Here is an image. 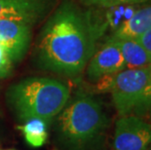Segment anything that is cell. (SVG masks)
Segmentation results:
<instances>
[{"label": "cell", "instance_id": "ac0fdd59", "mask_svg": "<svg viewBox=\"0 0 151 150\" xmlns=\"http://www.w3.org/2000/svg\"><path fill=\"white\" fill-rule=\"evenodd\" d=\"M0 142H1V133H0Z\"/></svg>", "mask_w": 151, "mask_h": 150}, {"label": "cell", "instance_id": "30bf717a", "mask_svg": "<svg viewBox=\"0 0 151 150\" xmlns=\"http://www.w3.org/2000/svg\"><path fill=\"white\" fill-rule=\"evenodd\" d=\"M111 38L121 51L127 68H137L151 65V54L136 38Z\"/></svg>", "mask_w": 151, "mask_h": 150}, {"label": "cell", "instance_id": "9c48e42d", "mask_svg": "<svg viewBox=\"0 0 151 150\" xmlns=\"http://www.w3.org/2000/svg\"><path fill=\"white\" fill-rule=\"evenodd\" d=\"M151 28V5L140 8L114 31L112 38H137Z\"/></svg>", "mask_w": 151, "mask_h": 150}, {"label": "cell", "instance_id": "5b68a950", "mask_svg": "<svg viewBox=\"0 0 151 150\" xmlns=\"http://www.w3.org/2000/svg\"><path fill=\"white\" fill-rule=\"evenodd\" d=\"M151 146V124L134 114L119 116L114 127L113 150H147Z\"/></svg>", "mask_w": 151, "mask_h": 150}, {"label": "cell", "instance_id": "8fae6325", "mask_svg": "<svg viewBox=\"0 0 151 150\" xmlns=\"http://www.w3.org/2000/svg\"><path fill=\"white\" fill-rule=\"evenodd\" d=\"M50 122L40 118H31L22 122L17 129L22 133L25 142L33 148L43 146L49 139Z\"/></svg>", "mask_w": 151, "mask_h": 150}, {"label": "cell", "instance_id": "8992f818", "mask_svg": "<svg viewBox=\"0 0 151 150\" xmlns=\"http://www.w3.org/2000/svg\"><path fill=\"white\" fill-rule=\"evenodd\" d=\"M33 25L19 20L0 19V45L14 63L22 60L29 49Z\"/></svg>", "mask_w": 151, "mask_h": 150}, {"label": "cell", "instance_id": "4fadbf2b", "mask_svg": "<svg viewBox=\"0 0 151 150\" xmlns=\"http://www.w3.org/2000/svg\"><path fill=\"white\" fill-rule=\"evenodd\" d=\"M150 106H151V71L145 88H144L142 94L140 95L139 100L137 101L136 107H134L132 114H134V115L144 118L147 110L149 109Z\"/></svg>", "mask_w": 151, "mask_h": 150}, {"label": "cell", "instance_id": "ba28073f", "mask_svg": "<svg viewBox=\"0 0 151 150\" xmlns=\"http://www.w3.org/2000/svg\"><path fill=\"white\" fill-rule=\"evenodd\" d=\"M57 0H0V19L36 24L52 13Z\"/></svg>", "mask_w": 151, "mask_h": 150}, {"label": "cell", "instance_id": "3957f363", "mask_svg": "<svg viewBox=\"0 0 151 150\" xmlns=\"http://www.w3.org/2000/svg\"><path fill=\"white\" fill-rule=\"evenodd\" d=\"M71 97L69 86L48 76H30L13 83L5 101L18 122L40 118L52 124Z\"/></svg>", "mask_w": 151, "mask_h": 150}, {"label": "cell", "instance_id": "7a4b0ae2", "mask_svg": "<svg viewBox=\"0 0 151 150\" xmlns=\"http://www.w3.org/2000/svg\"><path fill=\"white\" fill-rule=\"evenodd\" d=\"M52 123L57 150H104L110 120L94 95L76 92Z\"/></svg>", "mask_w": 151, "mask_h": 150}, {"label": "cell", "instance_id": "9a60e30c", "mask_svg": "<svg viewBox=\"0 0 151 150\" xmlns=\"http://www.w3.org/2000/svg\"><path fill=\"white\" fill-rule=\"evenodd\" d=\"M136 39L151 54V28L137 37Z\"/></svg>", "mask_w": 151, "mask_h": 150}, {"label": "cell", "instance_id": "e0dca14e", "mask_svg": "<svg viewBox=\"0 0 151 150\" xmlns=\"http://www.w3.org/2000/svg\"><path fill=\"white\" fill-rule=\"evenodd\" d=\"M2 150H15V149H2Z\"/></svg>", "mask_w": 151, "mask_h": 150}, {"label": "cell", "instance_id": "7c38bea8", "mask_svg": "<svg viewBox=\"0 0 151 150\" xmlns=\"http://www.w3.org/2000/svg\"><path fill=\"white\" fill-rule=\"evenodd\" d=\"M83 6L86 7H102L110 8L122 5H136L151 2V0H79Z\"/></svg>", "mask_w": 151, "mask_h": 150}, {"label": "cell", "instance_id": "6da1fadb", "mask_svg": "<svg viewBox=\"0 0 151 150\" xmlns=\"http://www.w3.org/2000/svg\"><path fill=\"white\" fill-rule=\"evenodd\" d=\"M50 15L37 37L34 62L45 71L81 77L96 52L97 27L72 0H63Z\"/></svg>", "mask_w": 151, "mask_h": 150}, {"label": "cell", "instance_id": "d6986e66", "mask_svg": "<svg viewBox=\"0 0 151 150\" xmlns=\"http://www.w3.org/2000/svg\"><path fill=\"white\" fill-rule=\"evenodd\" d=\"M147 150H151V146H150V147H149L148 149H147Z\"/></svg>", "mask_w": 151, "mask_h": 150}, {"label": "cell", "instance_id": "2e32d148", "mask_svg": "<svg viewBox=\"0 0 151 150\" xmlns=\"http://www.w3.org/2000/svg\"><path fill=\"white\" fill-rule=\"evenodd\" d=\"M144 118H147V119L151 122V106L149 107V109L147 110V112L145 114V116H144Z\"/></svg>", "mask_w": 151, "mask_h": 150}, {"label": "cell", "instance_id": "5bb4252c", "mask_svg": "<svg viewBox=\"0 0 151 150\" xmlns=\"http://www.w3.org/2000/svg\"><path fill=\"white\" fill-rule=\"evenodd\" d=\"M15 63L13 62L7 51L0 45V80L10 77L13 73Z\"/></svg>", "mask_w": 151, "mask_h": 150}, {"label": "cell", "instance_id": "52a82bcc", "mask_svg": "<svg viewBox=\"0 0 151 150\" xmlns=\"http://www.w3.org/2000/svg\"><path fill=\"white\" fill-rule=\"evenodd\" d=\"M127 65L116 42L108 38L101 49L96 51L85 68L86 78L91 83L126 69Z\"/></svg>", "mask_w": 151, "mask_h": 150}, {"label": "cell", "instance_id": "277c9868", "mask_svg": "<svg viewBox=\"0 0 151 150\" xmlns=\"http://www.w3.org/2000/svg\"><path fill=\"white\" fill-rule=\"evenodd\" d=\"M151 65L137 68H126L116 74L98 81L99 92H109L118 116L132 114L139 100L148 80Z\"/></svg>", "mask_w": 151, "mask_h": 150}]
</instances>
